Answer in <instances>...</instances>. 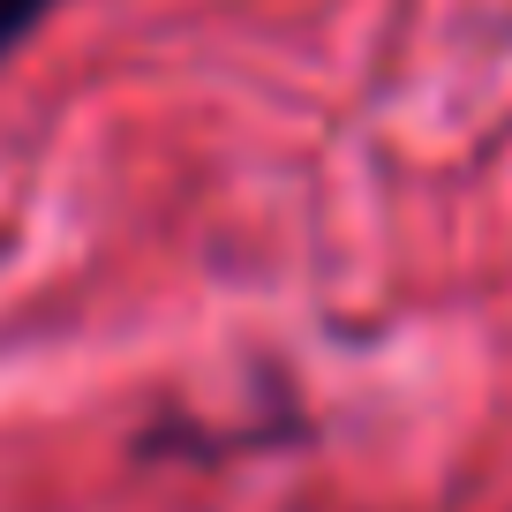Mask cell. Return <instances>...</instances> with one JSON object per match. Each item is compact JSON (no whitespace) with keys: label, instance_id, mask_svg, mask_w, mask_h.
<instances>
[{"label":"cell","instance_id":"cell-1","mask_svg":"<svg viewBox=\"0 0 512 512\" xmlns=\"http://www.w3.org/2000/svg\"><path fill=\"white\" fill-rule=\"evenodd\" d=\"M53 8H61V0H0V61H8V53H16Z\"/></svg>","mask_w":512,"mask_h":512}]
</instances>
